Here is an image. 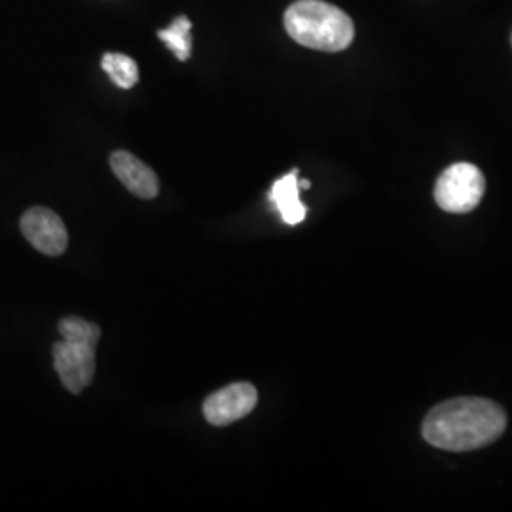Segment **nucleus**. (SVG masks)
Here are the masks:
<instances>
[{
    "label": "nucleus",
    "mask_w": 512,
    "mask_h": 512,
    "mask_svg": "<svg viewBox=\"0 0 512 512\" xmlns=\"http://www.w3.org/2000/svg\"><path fill=\"white\" fill-rule=\"evenodd\" d=\"M101 65H103L105 73L109 74L110 80L122 90L133 88L139 80V67L129 55L110 52V54L103 55Z\"/></svg>",
    "instance_id": "nucleus-10"
},
{
    "label": "nucleus",
    "mask_w": 512,
    "mask_h": 512,
    "mask_svg": "<svg viewBox=\"0 0 512 512\" xmlns=\"http://www.w3.org/2000/svg\"><path fill=\"white\" fill-rule=\"evenodd\" d=\"M21 232L25 239L37 249L38 253L48 256L63 255L69 245V232L61 217L46 207H31L21 217Z\"/></svg>",
    "instance_id": "nucleus-6"
},
{
    "label": "nucleus",
    "mask_w": 512,
    "mask_h": 512,
    "mask_svg": "<svg viewBox=\"0 0 512 512\" xmlns=\"http://www.w3.org/2000/svg\"><path fill=\"white\" fill-rule=\"evenodd\" d=\"M511 42H512V37H511Z\"/></svg>",
    "instance_id": "nucleus-12"
},
{
    "label": "nucleus",
    "mask_w": 512,
    "mask_h": 512,
    "mask_svg": "<svg viewBox=\"0 0 512 512\" xmlns=\"http://www.w3.org/2000/svg\"><path fill=\"white\" fill-rule=\"evenodd\" d=\"M110 167L118 181L128 188L129 192L141 200H154L160 192V183L156 173L141 162L137 156L126 150H116L110 154Z\"/></svg>",
    "instance_id": "nucleus-7"
},
{
    "label": "nucleus",
    "mask_w": 512,
    "mask_h": 512,
    "mask_svg": "<svg viewBox=\"0 0 512 512\" xmlns=\"http://www.w3.org/2000/svg\"><path fill=\"white\" fill-rule=\"evenodd\" d=\"M300 188L308 190V188H310V181H300Z\"/></svg>",
    "instance_id": "nucleus-11"
},
{
    "label": "nucleus",
    "mask_w": 512,
    "mask_h": 512,
    "mask_svg": "<svg viewBox=\"0 0 512 512\" xmlns=\"http://www.w3.org/2000/svg\"><path fill=\"white\" fill-rule=\"evenodd\" d=\"M283 23L294 42L319 52H342L355 38L348 14L325 0H296L287 8Z\"/></svg>",
    "instance_id": "nucleus-2"
},
{
    "label": "nucleus",
    "mask_w": 512,
    "mask_h": 512,
    "mask_svg": "<svg viewBox=\"0 0 512 512\" xmlns=\"http://www.w3.org/2000/svg\"><path fill=\"white\" fill-rule=\"evenodd\" d=\"M192 21L186 16H179L171 21L169 27L158 31V38L164 40L167 48L179 61H188L192 55Z\"/></svg>",
    "instance_id": "nucleus-9"
},
{
    "label": "nucleus",
    "mask_w": 512,
    "mask_h": 512,
    "mask_svg": "<svg viewBox=\"0 0 512 512\" xmlns=\"http://www.w3.org/2000/svg\"><path fill=\"white\" fill-rule=\"evenodd\" d=\"M270 198L275 203L277 211L281 213V219L287 224H300L306 219V205L300 202V181H298V171L294 169L289 175L281 177L275 181L270 192Z\"/></svg>",
    "instance_id": "nucleus-8"
},
{
    "label": "nucleus",
    "mask_w": 512,
    "mask_h": 512,
    "mask_svg": "<svg viewBox=\"0 0 512 512\" xmlns=\"http://www.w3.org/2000/svg\"><path fill=\"white\" fill-rule=\"evenodd\" d=\"M256 403L258 391L255 385L236 382L211 393L203 401V416L215 427H226L249 416L255 410Z\"/></svg>",
    "instance_id": "nucleus-5"
},
{
    "label": "nucleus",
    "mask_w": 512,
    "mask_h": 512,
    "mask_svg": "<svg viewBox=\"0 0 512 512\" xmlns=\"http://www.w3.org/2000/svg\"><path fill=\"white\" fill-rule=\"evenodd\" d=\"M507 414L499 404L478 397H459L435 406L423 421V439L448 452H471L503 435Z\"/></svg>",
    "instance_id": "nucleus-1"
},
{
    "label": "nucleus",
    "mask_w": 512,
    "mask_h": 512,
    "mask_svg": "<svg viewBox=\"0 0 512 512\" xmlns=\"http://www.w3.org/2000/svg\"><path fill=\"white\" fill-rule=\"evenodd\" d=\"M61 340L54 344V365L63 387L78 395L95 376V349L101 329L82 317H65L59 321Z\"/></svg>",
    "instance_id": "nucleus-3"
},
{
    "label": "nucleus",
    "mask_w": 512,
    "mask_h": 512,
    "mask_svg": "<svg viewBox=\"0 0 512 512\" xmlns=\"http://www.w3.org/2000/svg\"><path fill=\"white\" fill-rule=\"evenodd\" d=\"M486 192V179L473 164L459 162L444 169L435 184V202L442 211L467 215L475 211Z\"/></svg>",
    "instance_id": "nucleus-4"
}]
</instances>
